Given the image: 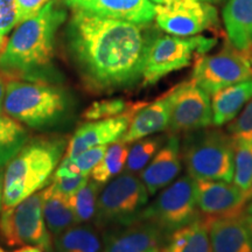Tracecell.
I'll return each mask as SVG.
<instances>
[{
  "label": "cell",
  "mask_w": 252,
  "mask_h": 252,
  "mask_svg": "<svg viewBox=\"0 0 252 252\" xmlns=\"http://www.w3.org/2000/svg\"><path fill=\"white\" fill-rule=\"evenodd\" d=\"M151 1L156 5H163V4H168V2H172V1H176V0H151ZM202 1L212 2V4H214V2H220V0H202Z\"/></svg>",
  "instance_id": "f35d334b"
},
{
  "label": "cell",
  "mask_w": 252,
  "mask_h": 252,
  "mask_svg": "<svg viewBox=\"0 0 252 252\" xmlns=\"http://www.w3.org/2000/svg\"><path fill=\"white\" fill-rule=\"evenodd\" d=\"M19 25L14 0H0V54L9 39V34Z\"/></svg>",
  "instance_id": "1f68e13d"
},
{
  "label": "cell",
  "mask_w": 252,
  "mask_h": 252,
  "mask_svg": "<svg viewBox=\"0 0 252 252\" xmlns=\"http://www.w3.org/2000/svg\"><path fill=\"white\" fill-rule=\"evenodd\" d=\"M226 132L234 139H252V99L231 124L228 125Z\"/></svg>",
  "instance_id": "d6a6232c"
},
{
  "label": "cell",
  "mask_w": 252,
  "mask_h": 252,
  "mask_svg": "<svg viewBox=\"0 0 252 252\" xmlns=\"http://www.w3.org/2000/svg\"><path fill=\"white\" fill-rule=\"evenodd\" d=\"M181 158L187 174L195 180L231 182L234 176V138L220 128L186 132Z\"/></svg>",
  "instance_id": "5b68a950"
},
{
  "label": "cell",
  "mask_w": 252,
  "mask_h": 252,
  "mask_svg": "<svg viewBox=\"0 0 252 252\" xmlns=\"http://www.w3.org/2000/svg\"><path fill=\"white\" fill-rule=\"evenodd\" d=\"M243 219H244L245 224H247L248 229L250 230V232H251V235H252V216H244L243 215Z\"/></svg>",
  "instance_id": "60d3db41"
},
{
  "label": "cell",
  "mask_w": 252,
  "mask_h": 252,
  "mask_svg": "<svg viewBox=\"0 0 252 252\" xmlns=\"http://www.w3.org/2000/svg\"><path fill=\"white\" fill-rule=\"evenodd\" d=\"M70 109V100L62 88L47 82L8 81L4 99V112L8 117L32 128L58 125Z\"/></svg>",
  "instance_id": "277c9868"
},
{
  "label": "cell",
  "mask_w": 252,
  "mask_h": 252,
  "mask_svg": "<svg viewBox=\"0 0 252 252\" xmlns=\"http://www.w3.org/2000/svg\"><path fill=\"white\" fill-rule=\"evenodd\" d=\"M99 187L100 185L97 182L89 180L80 190L68 197L75 217H76L77 224L89 222L96 215Z\"/></svg>",
  "instance_id": "f546056e"
},
{
  "label": "cell",
  "mask_w": 252,
  "mask_h": 252,
  "mask_svg": "<svg viewBox=\"0 0 252 252\" xmlns=\"http://www.w3.org/2000/svg\"><path fill=\"white\" fill-rule=\"evenodd\" d=\"M244 216H252V197L248 201V203L244 207Z\"/></svg>",
  "instance_id": "ab89813d"
},
{
  "label": "cell",
  "mask_w": 252,
  "mask_h": 252,
  "mask_svg": "<svg viewBox=\"0 0 252 252\" xmlns=\"http://www.w3.org/2000/svg\"><path fill=\"white\" fill-rule=\"evenodd\" d=\"M50 0H14L19 24L35 15Z\"/></svg>",
  "instance_id": "e575fe53"
},
{
  "label": "cell",
  "mask_w": 252,
  "mask_h": 252,
  "mask_svg": "<svg viewBox=\"0 0 252 252\" xmlns=\"http://www.w3.org/2000/svg\"><path fill=\"white\" fill-rule=\"evenodd\" d=\"M89 181V175H77L74 178L53 179L52 185L59 193L64 196H71Z\"/></svg>",
  "instance_id": "836d02e7"
},
{
  "label": "cell",
  "mask_w": 252,
  "mask_h": 252,
  "mask_svg": "<svg viewBox=\"0 0 252 252\" xmlns=\"http://www.w3.org/2000/svg\"><path fill=\"white\" fill-rule=\"evenodd\" d=\"M169 132L179 134L213 125L212 98L193 81H186L169 91Z\"/></svg>",
  "instance_id": "7c38bea8"
},
{
  "label": "cell",
  "mask_w": 252,
  "mask_h": 252,
  "mask_svg": "<svg viewBox=\"0 0 252 252\" xmlns=\"http://www.w3.org/2000/svg\"><path fill=\"white\" fill-rule=\"evenodd\" d=\"M150 194L135 173L125 172L105 184L97 200V225L104 228L137 222Z\"/></svg>",
  "instance_id": "8992f818"
},
{
  "label": "cell",
  "mask_w": 252,
  "mask_h": 252,
  "mask_svg": "<svg viewBox=\"0 0 252 252\" xmlns=\"http://www.w3.org/2000/svg\"><path fill=\"white\" fill-rule=\"evenodd\" d=\"M190 80L213 96L226 87L252 80V67L247 53L229 43L216 54L198 55Z\"/></svg>",
  "instance_id": "30bf717a"
},
{
  "label": "cell",
  "mask_w": 252,
  "mask_h": 252,
  "mask_svg": "<svg viewBox=\"0 0 252 252\" xmlns=\"http://www.w3.org/2000/svg\"><path fill=\"white\" fill-rule=\"evenodd\" d=\"M216 43V39L203 35H156L151 41L145 60L143 86H152L173 71L187 67L195 55L207 54Z\"/></svg>",
  "instance_id": "52a82bcc"
},
{
  "label": "cell",
  "mask_w": 252,
  "mask_h": 252,
  "mask_svg": "<svg viewBox=\"0 0 252 252\" xmlns=\"http://www.w3.org/2000/svg\"><path fill=\"white\" fill-rule=\"evenodd\" d=\"M28 141V132L8 116H0V166L5 167Z\"/></svg>",
  "instance_id": "484cf974"
},
{
  "label": "cell",
  "mask_w": 252,
  "mask_h": 252,
  "mask_svg": "<svg viewBox=\"0 0 252 252\" xmlns=\"http://www.w3.org/2000/svg\"><path fill=\"white\" fill-rule=\"evenodd\" d=\"M144 104L133 103L130 110L117 117L91 121L78 126L74 135L68 141L64 158L72 159L91 147L109 145L121 140L128 128L133 115Z\"/></svg>",
  "instance_id": "4fadbf2b"
},
{
  "label": "cell",
  "mask_w": 252,
  "mask_h": 252,
  "mask_svg": "<svg viewBox=\"0 0 252 252\" xmlns=\"http://www.w3.org/2000/svg\"><path fill=\"white\" fill-rule=\"evenodd\" d=\"M247 55H248V59H249V62H250L251 67H252V48H250L247 52Z\"/></svg>",
  "instance_id": "b9f144b4"
},
{
  "label": "cell",
  "mask_w": 252,
  "mask_h": 252,
  "mask_svg": "<svg viewBox=\"0 0 252 252\" xmlns=\"http://www.w3.org/2000/svg\"><path fill=\"white\" fill-rule=\"evenodd\" d=\"M171 121V96L169 93L154 100L145 103L131 119L128 128L122 137V141L132 144L168 128Z\"/></svg>",
  "instance_id": "d6986e66"
},
{
  "label": "cell",
  "mask_w": 252,
  "mask_h": 252,
  "mask_svg": "<svg viewBox=\"0 0 252 252\" xmlns=\"http://www.w3.org/2000/svg\"><path fill=\"white\" fill-rule=\"evenodd\" d=\"M196 201V180L189 174L180 176L159 191L140 213L138 220H147L167 235L200 217Z\"/></svg>",
  "instance_id": "ba28073f"
},
{
  "label": "cell",
  "mask_w": 252,
  "mask_h": 252,
  "mask_svg": "<svg viewBox=\"0 0 252 252\" xmlns=\"http://www.w3.org/2000/svg\"><path fill=\"white\" fill-rule=\"evenodd\" d=\"M204 219L208 223L212 252H252V235L243 215Z\"/></svg>",
  "instance_id": "ac0fdd59"
},
{
  "label": "cell",
  "mask_w": 252,
  "mask_h": 252,
  "mask_svg": "<svg viewBox=\"0 0 252 252\" xmlns=\"http://www.w3.org/2000/svg\"><path fill=\"white\" fill-rule=\"evenodd\" d=\"M4 167L0 166V212L2 209V185H4V172H2Z\"/></svg>",
  "instance_id": "74e56055"
},
{
  "label": "cell",
  "mask_w": 252,
  "mask_h": 252,
  "mask_svg": "<svg viewBox=\"0 0 252 252\" xmlns=\"http://www.w3.org/2000/svg\"><path fill=\"white\" fill-rule=\"evenodd\" d=\"M133 103H127L122 98H110L94 102L83 112L86 121H100V119L112 118L121 116L130 110Z\"/></svg>",
  "instance_id": "4dcf8cb0"
},
{
  "label": "cell",
  "mask_w": 252,
  "mask_h": 252,
  "mask_svg": "<svg viewBox=\"0 0 252 252\" xmlns=\"http://www.w3.org/2000/svg\"><path fill=\"white\" fill-rule=\"evenodd\" d=\"M65 18L64 9L50 0L35 15L19 24L0 54V70L17 80L48 81L56 32Z\"/></svg>",
  "instance_id": "7a4b0ae2"
},
{
  "label": "cell",
  "mask_w": 252,
  "mask_h": 252,
  "mask_svg": "<svg viewBox=\"0 0 252 252\" xmlns=\"http://www.w3.org/2000/svg\"><path fill=\"white\" fill-rule=\"evenodd\" d=\"M128 150V144L122 140L108 146L103 159L90 173L91 180L102 186L121 174L127 161Z\"/></svg>",
  "instance_id": "d4e9b609"
},
{
  "label": "cell",
  "mask_w": 252,
  "mask_h": 252,
  "mask_svg": "<svg viewBox=\"0 0 252 252\" xmlns=\"http://www.w3.org/2000/svg\"><path fill=\"white\" fill-rule=\"evenodd\" d=\"M252 99V80L239 82L217 91L212 97L213 125L220 127L232 122Z\"/></svg>",
  "instance_id": "44dd1931"
},
{
  "label": "cell",
  "mask_w": 252,
  "mask_h": 252,
  "mask_svg": "<svg viewBox=\"0 0 252 252\" xmlns=\"http://www.w3.org/2000/svg\"><path fill=\"white\" fill-rule=\"evenodd\" d=\"M72 11L97 17L149 25L156 18V4L151 0H62Z\"/></svg>",
  "instance_id": "2e32d148"
},
{
  "label": "cell",
  "mask_w": 252,
  "mask_h": 252,
  "mask_svg": "<svg viewBox=\"0 0 252 252\" xmlns=\"http://www.w3.org/2000/svg\"><path fill=\"white\" fill-rule=\"evenodd\" d=\"M168 235L147 220L109 228L102 252H162Z\"/></svg>",
  "instance_id": "5bb4252c"
},
{
  "label": "cell",
  "mask_w": 252,
  "mask_h": 252,
  "mask_svg": "<svg viewBox=\"0 0 252 252\" xmlns=\"http://www.w3.org/2000/svg\"><path fill=\"white\" fill-rule=\"evenodd\" d=\"M166 138L163 135L146 137L132 143L128 150L127 161H126V172L135 173L141 172L147 166L158 151L165 144Z\"/></svg>",
  "instance_id": "f1b7e54d"
},
{
  "label": "cell",
  "mask_w": 252,
  "mask_h": 252,
  "mask_svg": "<svg viewBox=\"0 0 252 252\" xmlns=\"http://www.w3.org/2000/svg\"><path fill=\"white\" fill-rule=\"evenodd\" d=\"M8 81V77L0 70V116H2V113H4V99Z\"/></svg>",
  "instance_id": "d590c367"
},
{
  "label": "cell",
  "mask_w": 252,
  "mask_h": 252,
  "mask_svg": "<svg viewBox=\"0 0 252 252\" xmlns=\"http://www.w3.org/2000/svg\"><path fill=\"white\" fill-rule=\"evenodd\" d=\"M108 150V145H100L84 151L72 159L63 158L61 163L54 172L52 179L74 178L77 175H90L93 169L98 165Z\"/></svg>",
  "instance_id": "4316f807"
},
{
  "label": "cell",
  "mask_w": 252,
  "mask_h": 252,
  "mask_svg": "<svg viewBox=\"0 0 252 252\" xmlns=\"http://www.w3.org/2000/svg\"><path fill=\"white\" fill-rule=\"evenodd\" d=\"M42 212L47 228L54 237L77 224L69 198L59 193L53 185L42 190Z\"/></svg>",
  "instance_id": "603a6c76"
},
{
  "label": "cell",
  "mask_w": 252,
  "mask_h": 252,
  "mask_svg": "<svg viewBox=\"0 0 252 252\" xmlns=\"http://www.w3.org/2000/svg\"><path fill=\"white\" fill-rule=\"evenodd\" d=\"M0 237L7 247L35 245L45 252H54L50 232L42 212V190L31 195L0 213Z\"/></svg>",
  "instance_id": "9c48e42d"
},
{
  "label": "cell",
  "mask_w": 252,
  "mask_h": 252,
  "mask_svg": "<svg viewBox=\"0 0 252 252\" xmlns=\"http://www.w3.org/2000/svg\"><path fill=\"white\" fill-rule=\"evenodd\" d=\"M13 252H45L42 249L35 245H24V247L17 249Z\"/></svg>",
  "instance_id": "8d00e7d4"
},
{
  "label": "cell",
  "mask_w": 252,
  "mask_h": 252,
  "mask_svg": "<svg viewBox=\"0 0 252 252\" xmlns=\"http://www.w3.org/2000/svg\"><path fill=\"white\" fill-rule=\"evenodd\" d=\"M54 252H102L104 239L91 225H72L55 236Z\"/></svg>",
  "instance_id": "cb8c5ba5"
},
{
  "label": "cell",
  "mask_w": 252,
  "mask_h": 252,
  "mask_svg": "<svg viewBox=\"0 0 252 252\" xmlns=\"http://www.w3.org/2000/svg\"><path fill=\"white\" fill-rule=\"evenodd\" d=\"M252 197V187H251V189H250V191H249V194H248V201L250 200V198Z\"/></svg>",
  "instance_id": "7bdbcfd3"
},
{
  "label": "cell",
  "mask_w": 252,
  "mask_h": 252,
  "mask_svg": "<svg viewBox=\"0 0 252 252\" xmlns=\"http://www.w3.org/2000/svg\"><path fill=\"white\" fill-rule=\"evenodd\" d=\"M0 252H5V250L1 247H0Z\"/></svg>",
  "instance_id": "ee69618b"
},
{
  "label": "cell",
  "mask_w": 252,
  "mask_h": 252,
  "mask_svg": "<svg viewBox=\"0 0 252 252\" xmlns=\"http://www.w3.org/2000/svg\"><path fill=\"white\" fill-rule=\"evenodd\" d=\"M153 35L147 25L113 20L74 11L67 28L71 59L91 91L111 93L143 78Z\"/></svg>",
  "instance_id": "6da1fadb"
},
{
  "label": "cell",
  "mask_w": 252,
  "mask_h": 252,
  "mask_svg": "<svg viewBox=\"0 0 252 252\" xmlns=\"http://www.w3.org/2000/svg\"><path fill=\"white\" fill-rule=\"evenodd\" d=\"M181 169V140L179 134L173 133L141 171L140 179L150 196H153L171 185L180 174Z\"/></svg>",
  "instance_id": "e0dca14e"
},
{
  "label": "cell",
  "mask_w": 252,
  "mask_h": 252,
  "mask_svg": "<svg viewBox=\"0 0 252 252\" xmlns=\"http://www.w3.org/2000/svg\"><path fill=\"white\" fill-rule=\"evenodd\" d=\"M196 201L200 215L208 219L242 216L245 194L231 182L196 180Z\"/></svg>",
  "instance_id": "9a60e30c"
},
{
  "label": "cell",
  "mask_w": 252,
  "mask_h": 252,
  "mask_svg": "<svg viewBox=\"0 0 252 252\" xmlns=\"http://www.w3.org/2000/svg\"><path fill=\"white\" fill-rule=\"evenodd\" d=\"M65 137H37L28 140L5 166L2 208L13 207L46 187L68 146Z\"/></svg>",
  "instance_id": "3957f363"
},
{
  "label": "cell",
  "mask_w": 252,
  "mask_h": 252,
  "mask_svg": "<svg viewBox=\"0 0 252 252\" xmlns=\"http://www.w3.org/2000/svg\"><path fill=\"white\" fill-rule=\"evenodd\" d=\"M162 252H212L207 220L200 216L169 234Z\"/></svg>",
  "instance_id": "7402d4cb"
},
{
  "label": "cell",
  "mask_w": 252,
  "mask_h": 252,
  "mask_svg": "<svg viewBox=\"0 0 252 252\" xmlns=\"http://www.w3.org/2000/svg\"><path fill=\"white\" fill-rule=\"evenodd\" d=\"M223 21L230 45L245 53L252 48V0H228Z\"/></svg>",
  "instance_id": "ffe728a7"
},
{
  "label": "cell",
  "mask_w": 252,
  "mask_h": 252,
  "mask_svg": "<svg viewBox=\"0 0 252 252\" xmlns=\"http://www.w3.org/2000/svg\"><path fill=\"white\" fill-rule=\"evenodd\" d=\"M158 27L175 36L200 35L219 24V12L212 2L202 0H176L156 5Z\"/></svg>",
  "instance_id": "8fae6325"
},
{
  "label": "cell",
  "mask_w": 252,
  "mask_h": 252,
  "mask_svg": "<svg viewBox=\"0 0 252 252\" xmlns=\"http://www.w3.org/2000/svg\"><path fill=\"white\" fill-rule=\"evenodd\" d=\"M234 185L245 194L252 187V139H234Z\"/></svg>",
  "instance_id": "83f0119b"
}]
</instances>
